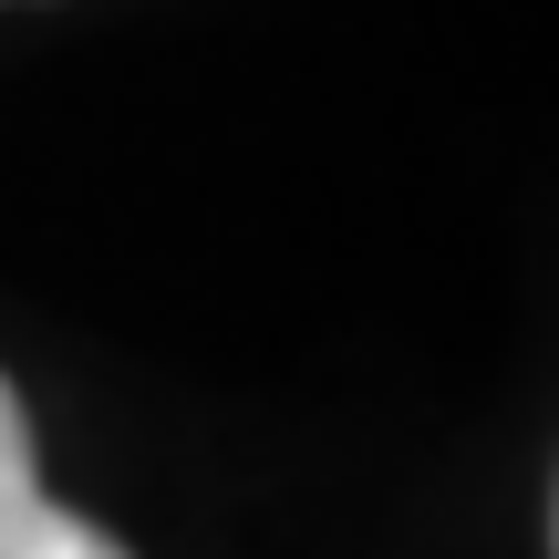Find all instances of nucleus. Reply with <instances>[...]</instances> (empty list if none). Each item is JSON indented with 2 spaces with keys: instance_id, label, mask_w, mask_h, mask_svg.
Here are the masks:
<instances>
[{
  "instance_id": "1",
  "label": "nucleus",
  "mask_w": 559,
  "mask_h": 559,
  "mask_svg": "<svg viewBox=\"0 0 559 559\" xmlns=\"http://www.w3.org/2000/svg\"><path fill=\"white\" fill-rule=\"evenodd\" d=\"M0 559H135V549L104 539V528L73 519V508H52V498H21L11 519H0Z\"/></svg>"
},
{
  "instance_id": "2",
  "label": "nucleus",
  "mask_w": 559,
  "mask_h": 559,
  "mask_svg": "<svg viewBox=\"0 0 559 559\" xmlns=\"http://www.w3.org/2000/svg\"><path fill=\"white\" fill-rule=\"evenodd\" d=\"M21 498H41V466H32V415H21V394L0 383V519H11Z\"/></svg>"
}]
</instances>
